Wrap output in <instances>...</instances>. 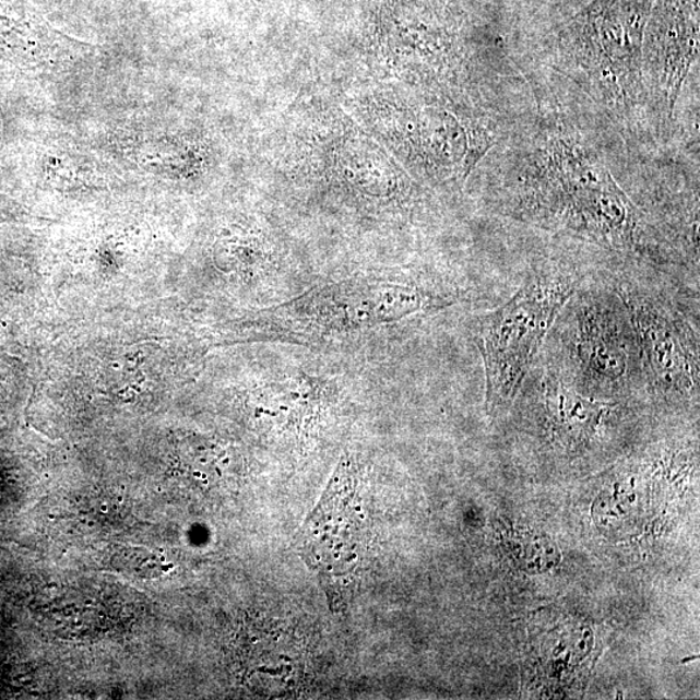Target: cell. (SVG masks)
I'll return each instance as SVG.
<instances>
[{
	"instance_id": "7",
	"label": "cell",
	"mask_w": 700,
	"mask_h": 700,
	"mask_svg": "<svg viewBox=\"0 0 700 700\" xmlns=\"http://www.w3.org/2000/svg\"><path fill=\"white\" fill-rule=\"evenodd\" d=\"M359 487L358 463L346 454L300 533L301 556L318 573L332 602L351 592L364 556L366 526Z\"/></svg>"
},
{
	"instance_id": "5",
	"label": "cell",
	"mask_w": 700,
	"mask_h": 700,
	"mask_svg": "<svg viewBox=\"0 0 700 700\" xmlns=\"http://www.w3.org/2000/svg\"><path fill=\"white\" fill-rule=\"evenodd\" d=\"M639 343L646 393L668 404H698L699 296L675 294L629 273L612 278Z\"/></svg>"
},
{
	"instance_id": "4",
	"label": "cell",
	"mask_w": 700,
	"mask_h": 700,
	"mask_svg": "<svg viewBox=\"0 0 700 700\" xmlns=\"http://www.w3.org/2000/svg\"><path fill=\"white\" fill-rule=\"evenodd\" d=\"M582 282L571 269H541L502 307L476 318L473 334L483 359L489 414L512 406L560 309Z\"/></svg>"
},
{
	"instance_id": "6",
	"label": "cell",
	"mask_w": 700,
	"mask_h": 700,
	"mask_svg": "<svg viewBox=\"0 0 700 700\" xmlns=\"http://www.w3.org/2000/svg\"><path fill=\"white\" fill-rule=\"evenodd\" d=\"M654 0H594L560 33L581 82L612 107L644 98L642 47Z\"/></svg>"
},
{
	"instance_id": "3",
	"label": "cell",
	"mask_w": 700,
	"mask_h": 700,
	"mask_svg": "<svg viewBox=\"0 0 700 700\" xmlns=\"http://www.w3.org/2000/svg\"><path fill=\"white\" fill-rule=\"evenodd\" d=\"M462 296L459 288L431 280L356 275L275 304L263 320L275 341L299 344L345 341L363 332L453 307Z\"/></svg>"
},
{
	"instance_id": "2",
	"label": "cell",
	"mask_w": 700,
	"mask_h": 700,
	"mask_svg": "<svg viewBox=\"0 0 700 700\" xmlns=\"http://www.w3.org/2000/svg\"><path fill=\"white\" fill-rule=\"evenodd\" d=\"M538 357L588 398L626 402L646 392L632 321L609 282L580 284Z\"/></svg>"
},
{
	"instance_id": "8",
	"label": "cell",
	"mask_w": 700,
	"mask_h": 700,
	"mask_svg": "<svg viewBox=\"0 0 700 700\" xmlns=\"http://www.w3.org/2000/svg\"><path fill=\"white\" fill-rule=\"evenodd\" d=\"M642 47L644 87L675 107L689 69L698 57V0H657Z\"/></svg>"
},
{
	"instance_id": "1",
	"label": "cell",
	"mask_w": 700,
	"mask_h": 700,
	"mask_svg": "<svg viewBox=\"0 0 700 700\" xmlns=\"http://www.w3.org/2000/svg\"><path fill=\"white\" fill-rule=\"evenodd\" d=\"M498 198L508 216L632 258L653 268L683 266L591 151L553 137L533 149Z\"/></svg>"
}]
</instances>
